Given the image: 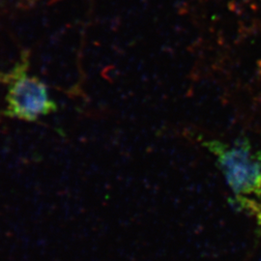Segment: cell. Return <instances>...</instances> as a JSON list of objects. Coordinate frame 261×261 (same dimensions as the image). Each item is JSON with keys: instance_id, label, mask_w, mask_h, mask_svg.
<instances>
[{"instance_id": "6da1fadb", "label": "cell", "mask_w": 261, "mask_h": 261, "mask_svg": "<svg viewBox=\"0 0 261 261\" xmlns=\"http://www.w3.org/2000/svg\"><path fill=\"white\" fill-rule=\"evenodd\" d=\"M204 145L214 155L231 189L235 205L254 216L261 224V152L248 139L233 142L210 140Z\"/></svg>"}, {"instance_id": "7a4b0ae2", "label": "cell", "mask_w": 261, "mask_h": 261, "mask_svg": "<svg viewBox=\"0 0 261 261\" xmlns=\"http://www.w3.org/2000/svg\"><path fill=\"white\" fill-rule=\"evenodd\" d=\"M3 77L8 84L4 116L34 122L57 111V103L49 96L47 84L38 76L28 75L24 64H18Z\"/></svg>"}]
</instances>
